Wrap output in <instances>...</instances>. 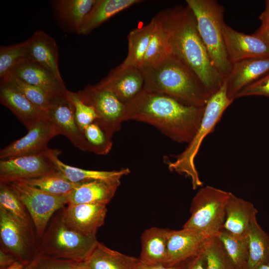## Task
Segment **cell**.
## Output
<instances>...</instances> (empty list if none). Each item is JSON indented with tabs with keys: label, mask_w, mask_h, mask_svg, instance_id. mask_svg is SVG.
<instances>
[{
	"label": "cell",
	"mask_w": 269,
	"mask_h": 269,
	"mask_svg": "<svg viewBox=\"0 0 269 269\" xmlns=\"http://www.w3.org/2000/svg\"><path fill=\"white\" fill-rule=\"evenodd\" d=\"M16 261L13 255L0 248V269H5Z\"/></svg>",
	"instance_id": "obj_43"
},
{
	"label": "cell",
	"mask_w": 269,
	"mask_h": 269,
	"mask_svg": "<svg viewBox=\"0 0 269 269\" xmlns=\"http://www.w3.org/2000/svg\"><path fill=\"white\" fill-rule=\"evenodd\" d=\"M257 209L254 205L230 193L226 208L225 220L222 228L237 235L247 234Z\"/></svg>",
	"instance_id": "obj_25"
},
{
	"label": "cell",
	"mask_w": 269,
	"mask_h": 269,
	"mask_svg": "<svg viewBox=\"0 0 269 269\" xmlns=\"http://www.w3.org/2000/svg\"><path fill=\"white\" fill-rule=\"evenodd\" d=\"M169 231L168 229L154 227L143 232L140 237L141 251L138 258L140 262L165 266Z\"/></svg>",
	"instance_id": "obj_26"
},
{
	"label": "cell",
	"mask_w": 269,
	"mask_h": 269,
	"mask_svg": "<svg viewBox=\"0 0 269 269\" xmlns=\"http://www.w3.org/2000/svg\"><path fill=\"white\" fill-rule=\"evenodd\" d=\"M265 8L259 16L261 22V25H265L269 24V0L265 1Z\"/></svg>",
	"instance_id": "obj_46"
},
{
	"label": "cell",
	"mask_w": 269,
	"mask_h": 269,
	"mask_svg": "<svg viewBox=\"0 0 269 269\" xmlns=\"http://www.w3.org/2000/svg\"><path fill=\"white\" fill-rule=\"evenodd\" d=\"M269 73V56L244 59L232 64L225 77L228 96L234 99L242 89Z\"/></svg>",
	"instance_id": "obj_17"
},
{
	"label": "cell",
	"mask_w": 269,
	"mask_h": 269,
	"mask_svg": "<svg viewBox=\"0 0 269 269\" xmlns=\"http://www.w3.org/2000/svg\"><path fill=\"white\" fill-rule=\"evenodd\" d=\"M233 101L228 96L224 80L220 88L209 98L205 106L199 129L187 146L175 156L174 161L165 160L169 170L184 175L190 179L194 190L203 184L195 164L196 156L205 137L214 131L223 113Z\"/></svg>",
	"instance_id": "obj_4"
},
{
	"label": "cell",
	"mask_w": 269,
	"mask_h": 269,
	"mask_svg": "<svg viewBox=\"0 0 269 269\" xmlns=\"http://www.w3.org/2000/svg\"><path fill=\"white\" fill-rule=\"evenodd\" d=\"M176 267H167L162 265H147L139 261L134 266L133 269H177Z\"/></svg>",
	"instance_id": "obj_44"
},
{
	"label": "cell",
	"mask_w": 269,
	"mask_h": 269,
	"mask_svg": "<svg viewBox=\"0 0 269 269\" xmlns=\"http://www.w3.org/2000/svg\"><path fill=\"white\" fill-rule=\"evenodd\" d=\"M96 0H56L52 2L54 18L66 31L77 33Z\"/></svg>",
	"instance_id": "obj_24"
},
{
	"label": "cell",
	"mask_w": 269,
	"mask_h": 269,
	"mask_svg": "<svg viewBox=\"0 0 269 269\" xmlns=\"http://www.w3.org/2000/svg\"><path fill=\"white\" fill-rule=\"evenodd\" d=\"M217 236L236 269L247 264L249 257L247 234L237 235L222 228Z\"/></svg>",
	"instance_id": "obj_31"
},
{
	"label": "cell",
	"mask_w": 269,
	"mask_h": 269,
	"mask_svg": "<svg viewBox=\"0 0 269 269\" xmlns=\"http://www.w3.org/2000/svg\"><path fill=\"white\" fill-rule=\"evenodd\" d=\"M28 58V43L0 47V79L4 80L10 71L22 61Z\"/></svg>",
	"instance_id": "obj_36"
},
{
	"label": "cell",
	"mask_w": 269,
	"mask_h": 269,
	"mask_svg": "<svg viewBox=\"0 0 269 269\" xmlns=\"http://www.w3.org/2000/svg\"><path fill=\"white\" fill-rule=\"evenodd\" d=\"M97 84L111 91L125 104L143 90L144 79L138 68L119 65Z\"/></svg>",
	"instance_id": "obj_16"
},
{
	"label": "cell",
	"mask_w": 269,
	"mask_h": 269,
	"mask_svg": "<svg viewBox=\"0 0 269 269\" xmlns=\"http://www.w3.org/2000/svg\"><path fill=\"white\" fill-rule=\"evenodd\" d=\"M155 17L167 34L172 54L195 73L210 96L214 94L225 78L211 61L190 8L187 5H177L160 11Z\"/></svg>",
	"instance_id": "obj_1"
},
{
	"label": "cell",
	"mask_w": 269,
	"mask_h": 269,
	"mask_svg": "<svg viewBox=\"0 0 269 269\" xmlns=\"http://www.w3.org/2000/svg\"><path fill=\"white\" fill-rule=\"evenodd\" d=\"M230 193L210 186L200 188L192 200L191 216L183 228L208 237L217 236L225 220Z\"/></svg>",
	"instance_id": "obj_7"
},
{
	"label": "cell",
	"mask_w": 269,
	"mask_h": 269,
	"mask_svg": "<svg viewBox=\"0 0 269 269\" xmlns=\"http://www.w3.org/2000/svg\"><path fill=\"white\" fill-rule=\"evenodd\" d=\"M98 242L96 236H85L69 227L62 220L60 209L38 238L36 253L77 263L85 262Z\"/></svg>",
	"instance_id": "obj_6"
},
{
	"label": "cell",
	"mask_w": 269,
	"mask_h": 269,
	"mask_svg": "<svg viewBox=\"0 0 269 269\" xmlns=\"http://www.w3.org/2000/svg\"><path fill=\"white\" fill-rule=\"evenodd\" d=\"M141 1L140 0H96L77 33L88 34L116 14Z\"/></svg>",
	"instance_id": "obj_27"
},
{
	"label": "cell",
	"mask_w": 269,
	"mask_h": 269,
	"mask_svg": "<svg viewBox=\"0 0 269 269\" xmlns=\"http://www.w3.org/2000/svg\"><path fill=\"white\" fill-rule=\"evenodd\" d=\"M57 172L45 151L0 161V183L23 181Z\"/></svg>",
	"instance_id": "obj_11"
},
{
	"label": "cell",
	"mask_w": 269,
	"mask_h": 269,
	"mask_svg": "<svg viewBox=\"0 0 269 269\" xmlns=\"http://www.w3.org/2000/svg\"><path fill=\"white\" fill-rule=\"evenodd\" d=\"M226 49L231 63L252 58L269 56V44L255 33L248 35L226 23L223 27Z\"/></svg>",
	"instance_id": "obj_15"
},
{
	"label": "cell",
	"mask_w": 269,
	"mask_h": 269,
	"mask_svg": "<svg viewBox=\"0 0 269 269\" xmlns=\"http://www.w3.org/2000/svg\"><path fill=\"white\" fill-rule=\"evenodd\" d=\"M0 248L27 264L36 253L38 237L32 223H26L0 207Z\"/></svg>",
	"instance_id": "obj_9"
},
{
	"label": "cell",
	"mask_w": 269,
	"mask_h": 269,
	"mask_svg": "<svg viewBox=\"0 0 269 269\" xmlns=\"http://www.w3.org/2000/svg\"><path fill=\"white\" fill-rule=\"evenodd\" d=\"M209 238L195 231L184 228L179 230H169L165 266H177L198 253Z\"/></svg>",
	"instance_id": "obj_19"
},
{
	"label": "cell",
	"mask_w": 269,
	"mask_h": 269,
	"mask_svg": "<svg viewBox=\"0 0 269 269\" xmlns=\"http://www.w3.org/2000/svg\"><path fill=\"white\" fill-rule=\"evenodd\" d=\"M7 184L26 207L38 238L44 233L54 214L68 204L67 195H56L22 182Z\"/></svg>",
	"instance_id": "obj_8"
},
{
	"label": "cell",
	"mask_w": 269,
	"mask_h": 269,
	"mask_svg": "<svg viewBox=\"0 0 269 269\" xmlns=\"http://www.w3.org/2000/svg\"><path fill=\"white\" fill-rule=\"evenodd\" d=\"M205 269H236L217 235L204 245Z\"/></svg>",
	"instance_id": "obj_34"
},
{
	"label": "cell",
	"mask_w": 269,
	"mask_h": 269,
	"mask_svg": "<svg viewBox=\"0 0 269 269\" xmlns=\"http://www.w3.org/2000/svg\"><path fill=\"white\" fill-rule=\"evenodd\" d=\"M177 269H205L204 246L198 253L178 265Z\"/></svg>",
	"instance_id": "obj_42"
},
{
	"label": "cell",
	"mask_w": 269,
	"mask_h": 269,
	"mask_svg": "<svg viewBox=\"0 0 269 269\" xmlns=\"http://www.w3.org/2000/svg\"><path fill=\"white\" fill-rule=\"evenodd\" d=\"M25 264L20 261H16L5 269H25Z\"/></svg>",
	"instance_id": "obj_47"
},
{
	"label": "cell",
	"mask_w": 269,
	"mask_h": 269,
	"mask_svg": "<svg viewBox=\"0 0 269 269\" xmlns=\"http://www.w3.org/2000/svg\"><path fill=\"white\" fill-rule=\"evenodd\" d=\"M0 207L21 220L33 224L26 207L7 184L0 183Z\"/></svg>",
	"instance_id": "obj_38"
},
{
	"label": "cell",
	"mask_w": 269,
	"mask_h": 269,
	"mask_svg": "<svg viewBox=\"0 0 269 269\" xmlns=\"http://www.w3.org/2000/svg\"><path fill=\"white\" fill-rule=\"evenodd\" d=\"M0 81L8 82L45 112H46L52 97L55 95L41 88L23 82L15 78L9 77Z\"/></svg>",
	"instance_id": "obj_37"
},
{
	"label": "cell",
	"mask_w": 269,
	"mask_h": 269,
	"mask_svg": "<svg viewBox=\"0 0 269 269\" xmlns=\"http://www.w3.org/2000/svg\"><path fill=\"white\" fill-rule=\"evenodd\" d=\"M46 113L47 118L59 134L66 137L74 146L80 150L87 151L83 133L77 123L74 106L67 92L54 95Z\"/></svg>",
	"instance_id": "obj_12"
},
{
	"label": "cell",
	"mask_w": 269,
	"mask_h": 269,
	"mask_svg": "<svg viewBox=\"0 0 269 269\" xmlns=\"http://www.w3.org/2000/svg\"><path fill=\"white\" fill-rule=\"evenodd\" d=\"M236 269H248L247 268V264H246L240 268H237Z\"/></svg>",
	"instance_id": "obj_50"
},
{
	"label": "cell",
	"mask_w": 269,
	"mask_h": 269,
	"mask_svg": "<svg viewBox=\"0 0 269 269\" xmlns=\"http://www.w3.org/2000/svg\"><path fill=\"white\" fill-rule=\"evenodd\" d=\"M72 269H90L85 262L76 263Z\"/></svg>",
	"instance_id": "obj_48"
},
{
	"label": "cell",
	"mask_w": 269,
	"mask_h": 269,
	"mask_svg": "<svg viewBox=\"0 0 269 269\" xmlns=\"http://www.w3.org/2000/svg\"><path fill=\"white\" fill-rule=\"evenodd\" d=\"M45 153L55 169L69 181L74 183H82L97 180L121 181L123 177L131 172L128 168L111 171L84 169L68 165L61 161L59 158L61 151L58 149L48 148Z\"/></svg>",
	"instance_id": "obj_21"
},
{
	"label": "cell",
	"mask_w": 269,
	"mask_h": 269,
	"mask_svg": "<svg viewBox=\"0 0 269 269\" xmlns=\"http://www.w3.org/2000/svg\"><path fill=\"white\" fill-rule=\"evenodd\" d=\"M61 212L63 222L72 229L85 236H96L104 224L107 208L103 204H68Z\"/></svg>",
	"instance_id": "obj_14"
},
{
	"label": "cell",
	"mask_w": 269,
	"mask_h": 269,
	"mask_svg": "<svg viewBox=\"0 0 269 269\" xmlns=\"http://www.w3.org/2000/svg\"><path fill=\"white\" fill-rule=\"evenodd\" d=\"M204 109L143 90L125 104L124 122L134 120L149 124L172 140L188 144L199 129Z\"/></svg>",
	"instance_id": "obj_2"
},
{
	"label": "cell",
	"mask_w": 269,
	"mask_h": 269,
	"mask_svg": "<svg viewBox=\"0 0 269 269\" xmlns=\"http://www.w3.org/2000/svg\"><path fill=\"white\" fill-rule=\"evenodd\" d=\"M78 92L86 103L94 107L99 117L96 121L109 135L113 136L120 130L125 104L113 92L97 84L88 85Z\"/></svg>",
	"instance_id": "obj_10"
},
{
	"label": "cell",
	"mask_w": 269,
	"mask_h": 269,
	"mask_svg": "<svg viewBox=\"0 0 269 269\" xmlns=\"http://www.w3.org/2000/svg\"><path fill=\"white\" fill-rule=\"evenodd\" d=\"M157 26V20L154 16L147 24L130 31L128 35V54L120 65L121 67H140Z\"/></svg>",
	"instance_id": "obj_28"
},
{
	"label": "cell",
	"mask_w": 269,
	"mask_h": 269,
	"mask_svg": "<svg viewBox=\"0 0 269 269\" xmlns=\"http://www.w3.org/2000/svg\"><path fill=\"white\" fill-rule=\"evenodd\" d=\"M19 182L25 183L56 195H67L81 184L71 182L58 171Z\"/></svg>",
	"instance_id": "obj_33"
},
{
	"label": "cell",
	"mask_w": 269,
	"mask_h": 269,
	"mask_svg": "<svg viewBox=\"0 0 269 269\" xmlns=\"http://www.w3.org/2000/svg\"><path fill=\"white\" fill-rule=\"evenodd\" d=\"M83 133L88 151L98 155H106L110 151L113 145L112 136L97 121L87 126Z\"/></svg>",
	"instance_id": "obj_35"
},
{
	"label": "cell",
	"mask_w": 269,
	"mask_h": 269,
	"mask_svg": "<svg viewBox=\"0 0 269 269\" xmlns=\"http://www.w3.org/2000/svg\"><path fill=\"white\" fill-rule=\"evenodd\" d=\"M76 262L36 253L25 264V269H72Z\"/></svg>",
	"instance_id": "obj_40"
},
{
	"label": "cell",
	"mask_w": 269,
	"mask_h": 269,
	"mask_svg": "<svg viewBox=\"0 0 269 269\" xmlns=\"http://www.w3.org/2000/svg\"><path fill=\"white\" fill-rule=\"evenodd\" d=\"M255 269H269V260L260 264Z\"/></svg>",
	"instance_id": "obj_49"
},
{
	"label": "cell",
	"mask_w": 269,
	"mask_h": 269,
	"mask_svg": "<svg viewBox=\"0 0 269 269\" xmlns=\"http://www.w3.org/2000/svg\"><path fill=\"white\" fill-rule=\"evenodd\" d=\"M0 102L12 112L27 130L47 117L46 112L4 81L0 82Z\"/></svg>",
	"instance_id": "obj_20"
},
{
	"label": "cell",
	"mask_w": 269,
	"mask_h": 269,
	"mask_svg": "<svg viewBox=\"0 0 269 269\" xmlns=\"http://www.w3.org/2000/svg\"><path fill=\"white\" fill-rule=\"evenodd\" d=\"M251 96L269 97V73L239 91L234 99Z\"/></svg>",
	"instance_id": "obj_41"
},
{
	"label": "cell",
	"mask_w": 269,
	"mask_h": 269,
	"mask_svg": "<svg viewBox=\"0 0 269 269\" xmlns=\"http://www.w3.org/2000/svg\"><path fill=\"white\" fill-rule=\"evenodd\" d=\"M139 259L106 247L98 242L85 262L90 269H133Z\"/></svg>",
	"instance_id": "obj_29"
},
{
	"label": "cell",
	"mask_w": 269,
	"mask_h": 269,
	"mask_svg": "<svg viewBox=\"0 0 269 269\" xmlns=\"http://www.w3.org/2000/svg\"><path fill=\"white\" fill-rule=\"evenodd\" d=\"M120 184L121 181L99 180L81 183L67 195L68 204L107 205L115 196Z\"/></svg>",
	"instance_id": "obj_23"
},
{
	"label": "cell",
	"mask_w": 269,
	"mask_h": 269,
	"mask_svg": "<svg viewBox=\"0 0 269 269\" xmlns=\"http://www.w3.org/2000/svg\"><path fill=\"white\" fill-rule=\"evenodd\" d=\"M9 77L38 87L53 95L65 94L67 91L63 80L58 79L47 68L28 58L16 65L5 79Z\"/></svg>",
	"instance_id": "obj_18"
},
{
	"label": "cell",
	"mask_w": 269,
	"mask_h": 269,
	"mask_svg": "<svg viewBox=\"0 0 269 269\" xmlns=\"http://www.w3.org/2000/svg\"><path fill=\"white\" fill-rule=\"evenodd\" d=\"M255 34L269 44V24L261 25Z\"/></svg>",
	"instance_id": "obj_45"
},
{
	"label": "cell",
	"mask_w": 269,
	"mask_h": 269,
	"mask_svg": "<svg viewBox=\"0 0 269 269\" xmlns=\"http://www.w3.org/2000/svg\"><path fill=\"white\" fill-rule=\"evenodd\" d=\"M28 58L51 71L58 79L63 80L58 66V49L55 40L41 30L35 32L27 40Z\"/></svg>",
	"instance_id": "obj_22"
},
{
	"label": "cell",
	"mask_w": 269,
	"mask_h": 269,
	"mask_svg": "<svg viewBox=\"0 0 269 269\" xmlns=\"http://www.w3.org/2000/svg\"><path fill=\"white\" fill-rule=\"evenodd\" d=\"M195 16L198 31L218 71L225 78L232 64L227 53L223 33V6L214 0H186Z\"/></svg>",
	"instance_id": "obj_5"
},
{
	"label": "cell",
	"mask_w": 269,
	"mask_h": 269,
	"mask_svg": "<svg viewBox=\"0 0 269 269\" xmlns=\"http://www.w3.org/2000/svg\"><path fill=\"white\" fill-rule=\"evenodd\" d=\"M156 19L157 20L156 29L139 67L155 65L172 54L167 34L159 21L157 18Z\"/></svg>",
	"instance_id": "obj_32"
},
{
	"label": "cell",
	"mask_w": 269,
	"mask_h": 269,
	"mask_svg": "<svg viewBox=\"0 0 269 269\" xmlns=\"http://www.w3.org/2000/svg\"><path fill=\"white\" fill-rule=\"evenodd\" d=\"M143 90L168 96L187 105L204 107L210 95L195 73L171 54L158 63L138 68Z\"/></svg>",
	"instance_id": "obj_3"
},
{
	"label": "cell",
	"mask_w": 269,
	"mask_h": 269,
	"mask_svg": "<svg viewBox=\"0 0 269 269\" xmlns=\"http://www.w3.org/2000/svg\"><path fill=\"white\" fill-rule=\"evenodd\" d=\"M249 243L248 269H255L260 264L269 260V236L255 218L247 233Z\"/></svg>",
	"instance_id": "obj_30"
},
{
	"label": "cell",
	"mask_w": 269,
	"mask_h": 269,
	"mask_svg": "<svg viewBox=\"0 0 269 269\" xmlns=\"http://www.w3.org/2000/svg\"><path fill=\"white\" fill-rule=\"evenodd\" d=\"M67 95L73 105L77 123L83 132L87 126L99 120V116L94 107L86 103L78 92L67 90Z\"/></svg>",
	"instance_id": "obj_39"
},
{
	"label": "cell",
	"mask_w": 269,
	"mask_h": 269,
	"mask_svg": "<svg viewBox=\"0 0 269 269\" xmlns=\"http://www.w3.org/2000/svg\"><path fill=\"white\" fill-rule=\"evenodd\" d=\"M27 131L25 135L0 150V159L43 152L48 148L50 140L59 135L47 117L39 121Z\"/></svg>",
	"instance_id": "obj_13"
}]
</instances>
